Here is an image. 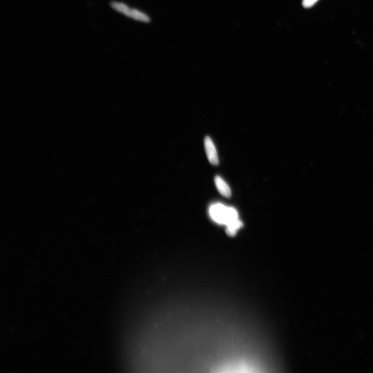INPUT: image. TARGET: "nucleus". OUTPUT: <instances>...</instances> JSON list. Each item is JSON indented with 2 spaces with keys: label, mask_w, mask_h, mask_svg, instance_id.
Listing matches in <instances>:
<instances>
[{
  "label": "nucleus",
  "mask_w": 373,
  "mask_h": 373,
  "mask_svg": "<svg viewBox=\"0 0 373 373\" xmlns=\"http://www.w3.org/2000/svg\"><path fill=\"white\" fill-rule=\"evenodd\" d=\"M209 214L214 222L225 226L238 219V212L234 208L221 203L211 205Z\"/></svg>",
  "instance_id": "1"
},
{
  "label": "nucleus",
  "mask_w": 373,
  "mask_h": 373,
  "mask_svg": "<svg viewBox=\"0 0 373 373\" xmlns=\"http://www.w3.org/2000/svg\"><path fill=\"white\" fill-rule=\"evenodd\" d=\"M111 6L113 9L118 11V12L124 14L129 17L145 22V23H148L150 21V18L146 14L140 12L138 10L131 9L123 3L112 2L111 3Z\"/></svg>",
  "instance_id": "2"
},
{
  "label": "nucleus",
  "mask_w": 373,
  "mask_h": 373,
  "mask_svg": "<svg viewBox=\"0 0 373 373\" xmlns=\"http://www.w3.org/2000/svg\"><path fill=\"white\" fill-rule=\"evenodd\" d=\"M204 146L208 160L213 165H218L219 159L217 151L213 140L209 137L205 138Z\"/></svg>",
  "instance_id": "3"
},
{
  "label": "nucleus",
  "mask_w": 373,
  "mask_h": 373,
  "mask_svg": "<svg viewBox=\"0 0 373 373\" xmlns=\"http://www.w3.org/2000/svg\"><path fill=\"white\" fill-rule=\"evenodd\" d=\"M215 183L219 193L226 197L232 196V191L227 183L219 176L216 177Z\"/></svg>",
  "instance_id": "4"
},
{
  "label": "nucleus",
  "mask_w": 373,
  "mask_h": 373,
  "mask_svg": "<svg viewBox=\"0 0 373 373\" xmlns=\"http://www.w3.org/2000/svg\"><path fill=\"white\" fill-rule=\"evenodd\" d=\"M243 227V223L238 218L226 226V233L229 236L233 237L236 235L238 230Z\"/></svg>",
  "instance_id": "5"
},
{
  "label": "nucleus",
  "mask_w": 373,
  "mask_h": 373,
  "mask_svg": "<svg viewBox=\"0 0 373 373\" xmlns=\"http://www.w3.org/2000/svg\"><path fill=\"white\" fill-rule=\"evenodd\" d=\"M318 1V0H303V6L305 8H310L315 4Z\"/></svg>",
  "instance_id": "6"
}]
</instances>
